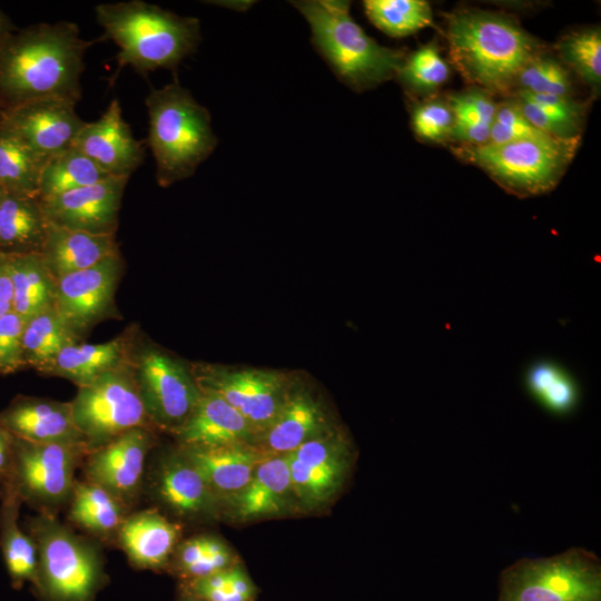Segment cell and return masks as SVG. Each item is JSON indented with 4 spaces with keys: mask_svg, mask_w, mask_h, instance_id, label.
<instances>
[{
    "mask_svg": "<svg viewBox=\"0 0 601 601\" xmlns=\"http://www.w3.org/2000/svg\"><path fill=\"white\" fill-rule=\"evenodd\" d=\"M159 499L180 515H196L210 509L215 496L201 474L180 452L160 464L156 476Z\"/></svg>",
    "mask_w": 601,
    "mask_h": 601,
    "instance_id": "obj_28",
    "label": "cell"
},
{
    "mask_svg": "<svg viewBox=\"0 0 601 601\" xmlns=\"http://www.w3.org/2000/svg\"><path fill=\"white\" fill-rule=\"evenodd\" d=\"M201 474L214 496L240 492L265 457L252 444L183 447L180 451Z\"/></svg>",
    "mask_w": 601,
    "mask_h": 601,
    "instance_id": "obj_22",
    "label": "cell"
},
{
    "mask_svg": "<svg viewBox=\"0 0 601 601\" xmlns=\"http://www.w3.org/2000/svg\"><path fill=\"white\" fill-rule=\"evenodd\" d=\"M47 159L0 124L1 191L38 197L40 175Z\"/></svg>",
    "mask_w": 601,
    "mask_h": 601,
    "instance_id": "obj_32",
    "label": "cell"
},
{
    "mask_svg": "<svg viewBox=\"0 0 601 601\" xmlns=\"http://www.w3.org/2000/svg\"><path fill=\"white\" fill-rule=\"evenodd\" d=\"M293 489L286 455L265 456L247 485L233 496L235 514L244 520L282 512Z\"/></svg>",
    "mask_w": 601,
    "mask_h": 601,
    "instance_id": "obj_26",
    "label": "cell"
},
{
    "mask_svg": "<svg viewBox=\"0 0 601 601\" xmlns=\"http://www.w3.org/2000/svg\"><path fill=\"white\" fill-rule=\"evenodd\" d=\"M122 273L119 253L57 280L55 307L81 341L102 321L121 318L115 295Z\"/></svg>",
    "mask_w": 601,
    "mask_h": 601,
    "instance_id": "obj_13",
    "label": "cell"
},
{
    "mask_svg": "<svg viewBox=\"0 0 601 601\" xmlns=\"http://www.w3.org/2000/svg\"><path fill=\"white\" fill-rule=\"evenodd\" d=\"M189 367L198 387L233 406L252 425L256 436L274 421L292 391L289 380L276 371L208 363H194Z\"/></svg>",
    "mask_w": 601,
    "mask_h": 601,
    "instance_id": "obj_11",
    "label": "cell"
},
{
    "mask_svg": "<svg viewBox=\"0 0 601 601\" xmlns=\"http://www.w3.org/2000/svg\"><path fill=\"white\" fill-rule=\"evenodd\" d=\"M454 118L447 102L433 99L421 102L412 111V128L421 139L443 142L451 139Z\"/></svg>",
    "mask_w": 601,
    "mask_h": 601,
    "instance_id": "obj_43",
    "label": "cell"
},
{
    "mask_svg": "<svg viewBox=\"0 0 601 601\" xmlns=\"http://www.w3.org/2000/svg\"><path fill=\"white\" fill-rule=\"evenodd\" d=\"M446 102L454 118L451 139L461 141L464 146L489 142L497 107L489 92L474 87L450 95Z\"/></svg>",
    "mask_w": 601,
    "mask_h": 601,
    "instance_id": "obj_36",
    "label": "cell"
},
{
    "mask_svg": "<svg viewBox=\"0 0 601 601\" xmlns=\"http://www.w3.org/2000/svg\"><path fill=\"white\" fill-rule=\"evenodd\" d=\"M93 43L69 21L13 31L0 45L1 109L41 98L78 102L85 53Z\"/></svg>",
    "mask_w": 601,
    "mask_h": 601,
    "instance_id": "obj_1",
    "label": "cell"
},
{
    "mask_svg": "<svg viewBox=\"0 0 601 601\" xmlns=\"http://www.w3.org/2000/svg\"><path fill=\"white\" fill-rule=\"evenodd\" d=\"M48 226L38 197L0 193L1 254H40Z\"/></svg>",
    "mask_w": 601,
    "mask_h": 601,
    "instance_id": "obj_27",
    "label": "cell"
},
{
    "mask_svg": "<svg viewBox=\"0 0 601 601\" xmlns=\"http://www.w3.org/2000/svg\"><path fill=\"white\" fill-rule=\"evenodd\" d=\"M76 101L41 98L0 110V124L31 149L49 158L73 146L86 124L76 112Z\"/></svg>",
    "mask_w": 601,
    "mask_h": 601,
    "instance_id": "obj_16",
    "label": "cell"
},
{
    "mask_svg": "<svg viewBox=\"0 0 601 601\" xmlns=\"http://www.w3.org/2000/svg\"><path fill=\"white\" fill-rule=\"evenodd\" d=\"M95 12L106 36L119 48L110 83L126 66L141 75L159 68L176 70L201 40L198 19L141 0L100 3Z\"/></svg>",
    "mask_w": 601,
    "mask_h": 601,
    "instance_id": "obj_3",
    "label": "cell"
},
{
    "mask_svg": "<svg viewBox=\"0 0 601 601\" xmlns=\"http://www.w3.org/2000/svg\"><path fill=\"white\" fill-rule=\"evenodd\" d=\"M13 288V312L27 319L55 306L57 280L40 254L6 255Z\"/></svg>",
    "mask_w": 601,
    "mask_h": 601,
    "instance_id": "obj_30",
    "label": "cell"
},
{
    "mask_svg": "<svg viewBox=\"0 0 601 601\" xmlns=\"http://www.w3.org/2000/svg\"><path fill=\"white\" fill-rule=\"evenodd\" d=\"M13 311V288L7 257L0 253V316Z\"/></svg>",
    "mask_w": 601,
    "mask_h": 601,
    "instance_id": "obj_47",
    "label": "cell"
},
{
    "mask_svg": "<svg viewBox=\"0 0 601 601\" xmlns=\"http://www.w3.org/2000/svg\"><path fill=\"white\" fill-rule=\"evenodd\" d=\"M14 31V27L7 14L0 9V45Z\"/></svg>",
    "mask_w": 601,
    "mask_h": 601,
    "instance_id": "obj_49",
    "label": "cell"
},
{
    "mask_svg": "<svg viewBox=\"0 0 601 601\" xmlns=\"http://www.w3.org/2000/svg\"><path fill=\"white\" fill-rule=\"evenodd\" d=\"M370 21L391 37H404L432 24V10L423 0H366Z\"/></svg>",
    "mask_w": 601,
    "mask_h": 601,
    "instance_id": "obj_38",
    "label": "cell"
},
{
    "mask_svg": "<svg viewBox=\"0 0 601 601\" xmlns=\"http://www.w3.org/2000/svg\"><path fill=\"white\" fill-rule=\"evenodd\" d=\"M515 100L524 117L545 135L556 138L580 136L583 109L570 97L519 90Z\"/></svg>",
    "mask_w": 601,
    "mask_h": 601,
    "instance_id": "obj_33",
    "label": "cell"
},
{
    "mask_svg": "<svg viewBox=\"0 0 601 601\" xmlns=\"http://www.w3.org/2000/svg\"><path fill=\"white\" fill-rule=\"evenodd\" d=\"M396 76L413 90L431 91L449 79L450 67L435 45H425L404 59Z\"/></svg>",
    "mask_w": 601,
    "mask_h": 601,
    "instance_id": "obj_41",
    "label": "cell"
},
{
    "mask_svg": "<svg viewBox=\"0 0 601 601\" xmlns=\"http://www.w3.org/2000/svg\"><path fill=\"white\" fill-rule=\"evenodd\" d=\"M190 588L203 601H250L254 595L250 580L238 566L191 580Z\"/></svg>",
    "mask_w": 601,
    "mask_h": 601,
    "instance_id": "obj_42",
    "label": "cell"
},
{
    "mask_svg": "<svg viewBox=\"0 0 601 601\" xmlns=\"http://www.w3.org/2000/svg\"><path fill=\"white\" fill-rule=\"evenodd\" d=\"M106 177L108 175L72 146L47 159L40 175L38 198L48 199Z\"/></svg>",
    "mask_w": 601,
    "mask_h": 601,
    "instance_id": "obj_37",
    "label": "cell"
},
{
    "mask_svg": "<svg viewBox=\"0 0 601 601\" xmlns=\"http://www.w3.org/2000/svg\"><path fill=\"white\" fill-rule=\"evenodd\" d=\"M24 322L13 311L0 316V375L26 368L22 348Z\"/></svg>",
    "mask_w": 601,
    "mask_h": 601,
    "instance_id": "obj_45",
    "label": "cell"
},
{
    "mask_svg": "<svg viewBox=\"0 0 601 601\" xmlns=\"http://www.w3.org/2000/svg\"><path fill=\"white\" fill-rule=\"evenodd\" d=\"M531 396L553 415L566 416L580 402V387L569 371L552 361H538L525 373Z\"/></svg>",
    "mask_w": 601,
    "mask_h": 601,
    "instance_id": "obj_34",
    "label": "cell"
},
{
    "mask_svg": "<svg viewBox=\"0 0 601 601\" xmlns=\"http://www.w3.org/2000/svg\"><path fill=\"white\" fill-rule=\"evenodd\" d=\"M117 533L132 563L140 568H157L167 562L180 529L158 511L145 510L125 518Z\"/></svg>",
    "mask_w": 601,
    "mask_h": 601,
    "instance_id": "obj_25",
    "label": "cell"
},
{
    "mask_svg": "<svg viewBox=\"0 0 601 601\" xmlns=\"http://www.w3.org/2000/svg\"><path fill=\"white\" fill-rule=\"evenodd\" d=\"M0 505V546L7 571L13 585L38 578V551L30 534L19 525L21 499L14 486L8 481L1 489Z\"/></svg>",
    "mask_w": 601,
    "mask_h": 601,
    "instance_id": "obj_29",
    "label": "cell"
},
{
    "mask_svg": "<svg viewBox=\"0 0 601 601\" xmlns=\"http://www.w3.org/2000/svg\"><path fill=\"white\" fill-rule=\"evenodd\" d=\"M292 4L307 20L316 51L352 89H370L397 75L404 52L383 47L367 36L351 17L348 1L303 0Z\"/></svg>",
    "mask_w": 601,
    "mask_h": 601,
    "instance_id": "obj_5",
    "label": "cell"
},
{
    "mask_svg": "<svg viewBox=\"0 0 601 601\" xmlns=\"http://www.w3.org/2000/svg\"><path fill=\"white\" fill-rule=\"evenodd\" d=\"M579 146L580 136L541 135L502 145L464 146L457 154L489 174L505 190L528 197L552 190Z\"/></svg>",
    "mask_w": 601,
    "mask_h": 601,
    "instance_id": "obj_6",
    "label": "cell"
},
{
    "mask_svg": "<svg viewBox=\"0 0 601 601\" xmlns=\"http://www.w3.org/2000/svg\"><path fill=\"white\" fill-rule=\"evenodd\" d=\"M497 601H601L600 558L573 546L520 559L500 573Z\"/></svg>",
    "mask_w": 601,
    "mask_h": 601,
    "instance_id": "obj_7",
    "label": "cell"
},
{
    "mask_svg": "<svg viewBox=\"0 0 601 601\" xmlns=\"http://www.w3.org/2000/svg\"><path fill=\"white\" fill-rule=\"evenodd\" d=\"M70 405L89 452L129 430L151 428L127 361L78 387Z\"/></svg>",
    "mask_w": 601,
    "mask_h": 601,
    "instance_id": "obj_10",
    "label": "cell"
},
{
    "mask_svg": "<svg viewBox=\"0 0 601 601\" xmlns=\"http://www.w3.org/2000/svg\"><path fill=\"white\" fill-rule=\"evenodd\" d=\"M127 363L151 426L175 433L194 412L201 391L190 367L134 326Z\"/></svg>",
    "mask_w": 601,
    "mask_h": 601,
    "instance_id": "obj_8",
    "label": "cell"
},
{
    "mask_svg": "<svg viewBox=\"0 0 601 601\" xmlns=\"http://www.w3.org/2000/svg\"><path fill=\"white\" fill-rule=\"evenodd\" d=\"M134 326L104 343H76L65 347L42 375L67 378L86 386L127 361Z\"/></svg>",
    "mask_w": 601,
    "mask_h": 601,
    "instance_id": "obj_24",
    "label": "cell"
},
{
    "mask_svg": "<svg viewBox=\"0 0 601 601\" xmlns=\"http://www.w3.org/2000/svg\"><path fill=\"white\" fill-rule=\"evenodd\" d=\"M129 177L108 176L92 185L40 200L52 225L92 235H115Z\"/></svg>",
    "mask_w": 601,
    "mask_h": 601,
    "instance_id": "obj_15",
    "label": "cell"
},
{
    "mask_svg": "<svg viewBox=\"0 0 601 601\" xmlns=\"http://www.w3.org/2000/svg\"><path fill=\"white\" fill-rule=\"evenodd\" d=\"M73 147L108 176H127L144 161L145 148L122 117L120 102L112 99L96 121L80 129Z\"/></svg>",
    "mask_w": 601,
    "mask_h": 601,
    "instance_id": "obj_18",
    "label": "cell"
},
{
    "mask_svg": "<svg viewBox=\"0 0 601 601\" xmlns=\"http://www.w3.org/2000/svg\"><path fill=\"white\" fill-rule=\"evenodd\" d=\"M519 90L541 95L570 97L572 82L569 71L553 57L536 55L519 72Z\"/></svg>",
    "mask_w": 601,
    "mask_h": 601,
    "instance_id": "obj_40",
    "label": "cell"
},
{
    "mask_svg": "<svg viewBox=\"0 0 601 601\" xmlns=\"http://www.w3.org/2000/svg\"><path fill=\"white\" fill-rule=\"evenodd\" d=\"M70 499V519L95 534L117 532L125 520L124 503L92 482L76 483Z\"/></svg>",
    "mask_w": 601,
    "mask_h": 601,
    "instance_id": "obj_35",
    "label": "cell"
},
{
    "mask_svg": "<svg viewBox=\"0 0 601 601\" xmlns=\"http://www.w3.org/2000/svg\"><path fill=\"white\" fill-rule=\"evenodd\" d=\"M38 551V577L56 601H88L100 577L95 549L55 519L42 514L27 523Z\"/></svg>",
    "mask_w": 601,
    "mask_h": 601,
    "instance_id": "obj_9",
    "label": "cell"
},
{
    "mask_svg": "<svg viewBox=\"0 0 601 601\" xmlns=\"http://www.w3.org/2000/svg\"><path fill=\"white\" fill-rule=\"evenodd\" d=\"M545 135L522 114L515 99L497 104L487 144L502 145L518 139Z\"/></svg>",
    "mask_w": 601,
    "mask_h": 601,
    "instance_id": "obj_44",
    "label": "cell"
},
{
    "mask_svg": "<svg viewBox=\"0 0 601 601\" xmlns=\"http://www.w3.org/2000/svg\"><path fill=\"white\" fill-rule=\"evenodd\" d=\"M186 601H203L201 599H198V598H193V599H188Z\"/></svg>",
    "mask_w": 601,
    "mask_h": 601,
    "instance_id": "obj_50",
    "label": "cell"
},
{
    "mask_svg": "<svg viewBox=\"0 0 601 601\" xmlns=\"http://www.w3.org/2000/svg\"><path fill=\"white\" fill-rule=\"evenodd\" d=\"M0 427L26 441L80 445L88 450L73 422L70 402L18 395L0 411Z\"/></svg>",
    "mask_w": 601,
    "mask_h": 601,
    "instance_id": "obj_19",
    "label": "cell"
},
{
    "mask_svg": "<svg viewBox=\"0 0 601 601\" xmlns=\"http://www.w3.org/2000/svg\"><path fill=\"white\" fill-rule=\"evenodd\" d=\"M79 342L81 339L55 306L41 311L24 322L22 348L26 367L43 374L65 347Z\"/></svg>",
    "mask_w": 601,
    "mask_h": 601,
    "instance_id": "obj_31",
    "label": "cell"
},
{
    "mask_svg": "<svg viewBox=\"0 0 601 601\" xmlns=\"http://www.w3.org/2000/svg\"><path fill=\"white\" fill-rule=\"evenodd\" d=\"M333 427L319 402L305 390H293L283 407L253 445L263 456L285 455Z\"/></svg>",
    "mask_w": 601,
    "mask_h": 601,
    "instance_id": "obj_20",
    "label": "cell"
},
{
    "mask_svg": "<svg viewBox=\"0 0 601 601\" xmlns=\"http://www.w3.org/2000/svg\"><path fill=\"white\" fill-rule=\"evenodd\" d=\"M152 445L148 427L129 430L89 452L86 476L124 504L138 493L147 454Z\"/></svg>",
    "mask_w": 601,
    "mask_h": 601,
    "instance_id": "obj_17",
    "label": "cell"
},
{
    "mask_svg": "<svg viewBox=\"0 0 601 601\" xmlns=\"http://www.w3.org/2000/svg\"><path fill=\"white\" fill-rule=\"evenodd\" d=\"M562 60L581 79L599 88L601 82V32L599 28L585 29L564 36L558 45Z\"/></svg>",
    "mask_w": 601,
    "mask_h": 601,
    "instance_id": "obj_39",
    "label": "cell"
},
{
    "mask_svg": "<svg viewBox=\"0 0 601 601\" xmlns=\"http://www.w3.org/2000/svg\"><path fill=\"white\" fill-rule=\"evenodd\" d=\"M145 105L147 144L158 185L168 187L193 176L217 146L209 111L178 80L158 89L151 87Z\"/></svg>",
    "mask_w": 601,
    "mask_h": 601,
    "instance_id": "obj_4",
    "label": "cell"
},
{
    "mask_svg": "<svg viewBox=\"0 0 601 601\" xmlns=\"http://www.w3.org/2000/svg\"><path fill=\"white\" fill-rule=\"evenodd\" d=\"M13 462L9 481L21 501L53 508L71 497L73 473L85 446L36 443L12 436Z\"/></svg>",
    "mask_w": 601,
    "mask_h": 601,
    "instance_id": "obj_12",
    "label": "cell"
},
{
    "mask_svg": "<svg viewBox=\"0 0 601 601\" xmlns=\"http://www.w3.org/2000/svg\"><path fill=\"white\" fill-rule=\"evenodd\" d=\"M0 193H1V190H0Z\"/></svg>",
    "mask_w": 601,
    "mask_h": 601,
    "instance_id": "obj_51",
    "label": "cell"
},
{
    "mask_svg": "<svg viewBox=\"0 0 601 601\" xmlns=\"http://www.w3.org/2000/svg\"><path fill=\"white\" fill-rule=\"evenodd\" d=\"M13 462L12 435L0 427V486L9 481Z\"/></svg>",
    "mask_w": 601,
    "mask_h": 601,
    "instance_id": "obj_48",
    "label": "cell"
},
{
    "mask_svg": "<svg viewBox=\"0 0 601 601\" xmlns=\"http://www.w3.org/2000/svg\"><path fill=\"white\" fill-rule=\"evenodd\" d=\"M450 57L463 78L490 93L515 86L520 70L540 52V45L512 18L464 9L447 17Z\"/></svg>",
    "mask_w": 601,
    "mask_h": 601,
    "instance_id": "obj_2",
    "label": "cell"
},
{
    "mask_svg": "<svg viewBox=\"0 0 601 601\" xmlns=\"http://www.w3.org/2000/svg\"><path fill=\"white\" fill-rule=\"evenodd\" d=\"M119 253L115 235H92L49 223L40 256L48 272L58 280Z\"/></svg>",
    "mask_w": 601,
    "mask_h": 601,
    "instance_id": "obj_23",
    "label": "cell"
},
{
    "mask_svg": "<svg viewBox=\"0 0 601 601\" xmlns=\"http://www.w3.org/2000/svg\"><path fill=\"white\" fill-rule=\"evenodd\" d=\"M285 455L293 494L306 506H317L332 499L345 483L353 463L348 439L335 428Z\"/></svg>",
    "mask_w": 601,
    "mask_h": 601,
    "instance_id": "obj_14",
    "label": "cell"
},
{
    "mask_svg": "<svg viewBox=\"0 0 601 601\" xmlns=\"http://www.w3.org/2000/svg\"><path fill=\"white\" fill-rule=\"evenodd\" d=\"M207 536H196L185 541L178 549V564L186 574L206 554Z\"/></svg>",
    "mask_w": 601,
    "mask_h": 601,
    "instance_id": "obj_46",
    "label": "cell"
},
{
    "mask_svg": "<svg viewBox=\"0 0 601 601\" xmlns=\"http://www.w3.org/2000/svg\"><path fill=\"white\" fill-rule=\"evenodd\" d=\"M174 434L183 447L253 445L256 437L254 428L242 414L207 391H201L194 412Z\"/></svg>",
    "mask_w": 601,
    "mask_h": 601,
    "instance_id": "obj_21",
    "label": "cell"
}]
</instances>
